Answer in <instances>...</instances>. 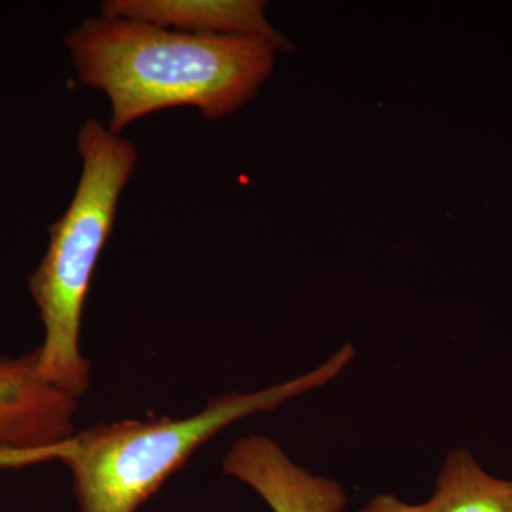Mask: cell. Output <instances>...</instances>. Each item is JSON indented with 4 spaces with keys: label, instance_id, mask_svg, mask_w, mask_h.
<instances>
[{
    "label": "cell",
    "instance_id": "obj_1",
    "mask_svg": "<svg viewBox=\"0 0 512 512\" xmlns=\"http://www.w3.org/2000/svg\"><path fill=\"white\" fill-rule=\"evenodd\" d=\"M80 80L107 94L109 130L192 106L220 120L249 103L275 66L278 47L262 37L200 36L101 15L66 37Z\"/></svg>",
    "mask_w": 512,
    "mask_h": 512
},
{
    "label": "cell",
    "instance_id": "obj_2",
    "mask_svg": "<svg viewBox=\"0 0 512 512\" xmlns=\"http://www.w3.org/2000/svg\"><path fill=\"white\" fill-rule=\"evenodd\" d=\"M77 151L83 160L79 185L63 217L50 227L49 248L29 289L45 328L36 349L37 373L79 400L90 387V363L80 350L84 303L138 157L133 141L94 119L80 128Z\"/></svg>",
    "mask_w": 512,
    "mask_h": 512
},
{
    "label": "cell",
    "instance_id": "obj_3",
    "mask_svg": "<svg viewBox=\"0 0 512 512\" xmlns=\"http://www.w3.org/2000/svg\"><path fill=\"white\" fill-rule=\"evenodd\" d=\"M355 357L346 343L318 369L255 393L214 397L187 419L123 420L74 434L60 460L72 471L82 512H136L197 448L229 424L336 379Z\"/></svg>",
    "mask_w": 512,
    "mask_h": 512
},
{
    "label": "cell",
    "instance_id": "obj_4",
    "mask_svg": "<svg viewBox=\"0 0 512 512\" xmlns=\"http://www.w3.org/2000/svg\"><path fill=\"white\" fill-rule=\"evenodd\" d=\"M77 399L37 373V352L0 357V448L55 451L60 457L74 436Z\"/></svg>",
    "mask_w": 512,
    "mask_h": 512
},
{
    "label": "cell",
    "instance_id": "obj_5",
    "mask_svg": "<svg viewBox=\"0 0 512 512\" xmlns=\"http://www.w3.org/2000/svg\"><path fill=\"white\" fill-rule=\"evenodd\" d=\"M224 470L261 495L274 512H342L348 503L342 485L296 466L264 436L238 440L224 458Z\"/></svg>",
    "mask_w": 512,
    "mask_h": 512
},
{
    "label": "cell",
    "instance_id": "obj_6",
    "mask_svg": "<svg viewBox=\"0 0 512 512\" xmlns=\"http://www.w3.org/2000/svg\"><path fill=\"white\" fill-rule=\"evenodd\" d=\"M261 0H107L101 15L151 23L161 28L200 36L262 37L278 47L292 49L265 16Z\"/></svg>",
    "mask_w": 512,
    "mask_h": 512
},
{
    "label": "cell",
    "instance_id": "obj_7",
    "mask_svg": "<svg viewBox=\"0 0 512 512\" xmlns=\"http://www.w3.org/2000/svg\"><path fill=\"white\" fill-rule=\"evenodd\" d=\"M427 503L434 512H512V481L490 476L468 451L454 450Z\"/></svg>",
    "mask_w": 512,
    "mask_h": 512
},
{
    "label": "cell",
    "instance_id": "obj_8",
    "mask_svg": "<svg viewBox=\"0 0 512 512\" xmlns=\"http://www.w3.org/2000/svg\"><path fill=\"white\" fill-rule=\"evenodd\" d=\"M360 512H434L429 503L410 505L397 500L393 495H379L369 501Z\"/></svg>",
    "mask_w": 512,
    "mask_h": 512
},
{
    "label": "cell",
    "instance_id": "obj_9",
    "mask_svg": "<svg viewBox=\"0 0 512 512\" xmlns=\"http://www.w3.org/2000/svg\"><path fill=\"white\" fill-rule=\"evenodd\" d=\"M52 460V454L46 451H13L0 448V468H18L30 466V464L43 463Z\"/></svg>",
    "mask_w": 512,
    "mask_h": 512
}]
</instances>
